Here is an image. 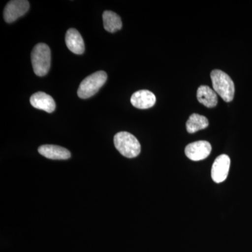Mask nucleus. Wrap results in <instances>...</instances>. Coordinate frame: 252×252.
I'll use <instances>...</instances> for the list:
<instances>
[{
  "label": "nucleus",
  "mask_w": 252,
  "mask_h": 252,
  "mask_svg": "<svg viewBox=\"0 0 252 252\" xmlns=\"http://www.w3.org/2000/svg\"><path fill=\"white\" fill-rule=\"evenodd\" d=\"M230 165L228 156L222 154L215 159L212 167V178L216 183H221L226 180Z\"/></svg>",
  "instance_id": "7"
},
{
  "label": "nucleus",
  "mask_w": 252,
  "mask_h": 252,
  "mask_svg": "<svg viewBox=\"0 0 252 252\" xmlns=\"http://www.w3.org/2000/svg\"><path fill=\"white\" fill-rule=\"evenodd\" d=\"M116 148L122 155L128 158L137 157L141 152V145L135 136L127 132H119L114 137Z\"/></svg>",
  "instance_id": "3"
},
{
  "label": "nucleus",
  "mask_w": 252,
  "mask_h": 252,
  "mask_svg": "<svg viewBox=\"0 0 252 252\" xmlns=\"http://www.w3.org/2000/svg\"><path fill=\"white\" fill-rule=\"evenodd\" d=\"M210 77L214 91L220 94L225 102H231L235 94L234 83L231 78L220 69L212 71Z\"/></svg>",
  "instance_id": "2"
},
{
  "label": "nucleus",
  "mask_w": 252,
  "mask_h": 252,
  "mask_svg": "<svg viewBox=\"0 0 252 252\" xmlns=\"http://www.w3.org/2000/svg\"><path fill=\"white\" fill-rule=\"evenodd\" d=\"M157 98L153 93L148 90H141L131 96V104L137 109H146L153 107Z\"/></svg>",
  "instance_id": "8"
},
{
  "label": "nucleus",
  "mask_w": 252,
  "mask_h": 252,
  "mask_svg": "<svg viewBox=\"0 0 252 252\" xmlns=\"http://www.w3.org/2000/svg\"><path fill=\"white\" fill-rule=\"evenodd\" d=\"M211 152V144L203 140L189 144L185 148L186 156L193 161L204 160L209 157Z\"/></svg>",
  "instance_id": "6"
},
{
  "label": "nucleus",
  "mask_w": 252,
  "mask_h": 252,
  "mask_svg": "<svg viewBox=\"0 0 252 252\" xmlns=\"http://www.w3.org/2000/svg\"><path fill=\"white\" fill-rule=\"evenodd\" d=\"M51 50L47 44L39 43L36 44L31 53V61L34 74L44 77L49 72L51 67Z\"/></svg>",
  "instance_id": "1"
},
{
  "label": "nucleus",
  "mask_w": 252,
  "mask_h": 252,
  "mask_svg": "<svg viewBox=\"0 0 252 252\" xmlns=\"http://www.w3.org/2000/svg\"><path fill=\"white\" fill-rule=\"evenodd\" d=\"M30 102L34 108L48 113L54 112L56 109V102L54 98L44 92H37L33 94L30 99Z\"/></svg>",
  "instance_id": "9"
},
{
  "label": "nucleus",
  "mask_w": 252,
  "mask_h": 252,
  "mask_svg": "<svg viewBox=\"0 0 252 252\" xmlns=\"http://www.w3.org/2000/svg\"><path fill=\"white\" fill-rule=\"evenodd\" d=\"M104 29L111 33L116 32L122 28L120 16L112 11H105L102 14Z\"/></svg>",
  "instance_id": "13"
},
{
  "label": "nucleus",
  "mask_w": 252,
  "mask_h": 252,
  "mask_svg": "<svg viewBox=\"0 0 252 252\" xmlns=\"http://www.w3.org/2000/svg\"><path fill=\"white\" fill-rule=\"evenodd\" d=\"M30 9L27 0H13L6 4L4 10V18L6 23L14 22L18 18L24 16Z\"/></svg>",
  "instance_id": "5"
},
{
  "label": "nucleus",
  "mask_w": 252,
  "mask_h": 252,
  "mask_svg": "<svg viewBox=\"0 0 252 252\" xmlns=\"http://www.w3.org/2000/svg\"><path fill=\"white\" fill-rule=\"evenodd\" d=\"M38 152L51 160H67L71 157L70 152L67 149L52 144L41 146L38 149Z\"/></svg>",
  "instance_id": "10"
},
{
  "label": "nucleus",
  "mask_w": 252,
  "mask_h": 252,
  "mask_svg": "<svg viewBox=\"0 0 252 252\" xmlns=\"http://www.w3.org/2000/svg\"><path fill=\"white\" fill-rule=\"evenodd\" d=\"M208 119L204 116L193 114L187 122V130L189 133H194L197 131L203 130L208 127Z\"/></svg>",
  "instance_id": "14"
},
{
  "label": "nucleus",
  "mask_w": 252,
  "mask_h": 252,
  "mask_svg": "<svg viewBox=\"0 0 252 252\" xmlns=\"http://www.w3.org/2000/svg\"><path fill=\"white\" fill-rule=\"evenodd\" d=\"M197 98L200 103L208 108L216 107L218 102L217 93L207 86H200L198 88Z\"/></svg>",
  "instance_id": "12"
},
{
  "label": "nucleus",
  "mask_w": 252,
  "mask_h": 252,
  "mask_svg": "<svg viewBox=\"0 0 252 252\" xmlns=\"http://www.w3.org/2000/svg\"><path fill=\"white\" fill-rule=\"evenodd\" d=\"M107 79V73L104 71H98L91 74L81 81L77 91L78 96L81 99L92 97L104 86Z\"/></svg>",
  "instance_id": "4"
},
{
  "label": "nucleus",
  "mask_w": 252,
  "mask_h": 252,
  "mask_svg": "<svg viewBox=\"0 0 252 252\" xmlns=\"http://www.w3.org/2000/svg\"><path fill=\"white\" fill-rule=\"evenodd\" d=\"M65 43L68 49L74 54L81 55L85 51V44L80 33L74 28L68 30L65 35Z\"/></svg>",
  "instance_id": "11"
}]
</instances>
